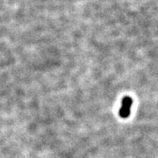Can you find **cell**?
<instances>
[{"label": "cell", "instance_id": "6da1fadb", "mask_svg": "<svg viewBox=\"0 0 158 158\" xmlns=\"http://www.w3.org/2000/svg\"><path fill=\"white\" fill-rule=\"evenodd\" d=\"M132 105H133V99L131 97L126 96L123 98L122 103H121V107L118 111V115L120 118H127L129 117Z\"/></svg>", "mask_w": 158, "mask_h": 158}]
</instances>
